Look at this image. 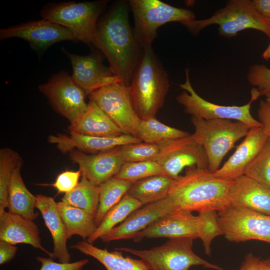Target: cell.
Instances as JSON below:
<instances>
[{"instance_id": "obj_1", "label": "cell", "mask_w": 270, "mask_h": 270, "mask_svg": "<svg viewBox=\"0 0 270 270\" xmlns=\"http://www.w3.org/2000/svg\"><path fill=\"white\" fill-rule=\"evenodd\" d=\"M128 4L115 2L98 21L94 46L106 58L112 73L130 86L143 49L130 24Z\"/></svg>"}, {"instance_id": "obj_2", "label": "cell", "mask_w": 270, "mask_h": 270, "mask_svg": "<svg viewBox=\"0 0 270 270\" xmlns=\"http://www.w3.org/2000/svg\"><path fill=\"white\" fill-rule=\"evenodd\" d=\"M232 182L215 176L208 169L192 166L174 180L168 196L180 210L219 212L230 206Z\"/></svg>"}, {"instance_id": "obj_3", "label": "cell", "mask_w": 270, "mask_h": 270, "mask_svg": "<svg viewBox=\"0 0 270 270\" xmlns=\"http://www.w3.org/2000/svg\"><path fill=\"white\" fill-rule=\"evenodd\" d=\"M129 87L138 118L147 120L156 117L164 104L170 83L167 72L152 46L142 50Z\"/></svg>"}, {"instance_id": "obj_4", "label": "cell", "mask_w": 270, "mask_h": 270, "mask_svg": "<svg viewBox=\"0 0 270 270\" xmlns=\"http://www.w3.org/2000/svg\"><path fill=\"white\" fill-rule=\"evenodd\" d=\"M194 35L212 24H218L219 36L232 38L239 32L254 29L270 38V21L262 16L254 7L252 0H230L211 16L202 20H192L180 22Z\"/></svg>"}, {"instance_id": "obj_5", "label": "cell", "mask_w": 270, "mask_h": 270, "mask_svg": "<svg viewBox=\"0 0 270 270\" xmlns=\"http://www.w3.org/2000/svg\"><path fill=\"white\" fill-rule=\"evenodd\" d=\"M108 3L106 0L48 3L40 16L67 28L78 41L94 46L98 18Z\"/></svg>"}, {"instance_id": "obj_6", "label": "cell", "mask_w": 270, "mask_h": 270, "mask_svg": "<svg viewBox=\"0 0 270 270\" xmlns=\"http://www.w3.org/2000/svg\"><path fill=\"white\" fill-rule=\"evenodd\" d=\"M194 131L192 137L204 148L208 170L214 173L240 139L244 138L250 128L242 122L223 119L206 120L191 118Z\"/></svg>"}, {"instance_id": "obj_7", "label": "cell", "mask_w": 270, "mask_h": 270, "mask_svg": "<svg viewBox=\"0 0 270 270\" xmlns=\"http://www.w3.org/2000/svg\"><path fill=\"white\" fill-rule=\"evenodd\" d=\"M194 239H169L163 244L149 250H136L126 247L116 248L136 256L150 270H188L194 266H202L216 270H224L196 255L192 250Z\"/></svg>"}, {"instance_id": "obj_8", "label": "cell", "mask_w": 270, "mask_h": 270, "mask_svg": "<svg viewBox=\"0 0 270 270\" xmlns=\"http://www.w3.org/2000/svg\"><path fill=\"white\" fill-rule=\"evenodd\" d=\"M128 2L134 18V34L142 49L152 46L158 36V28L163 24L196 18L191 10L176 8L159 0H130Z\"/></svg>"}, {"instance_id": "obj_9", "label": "cell", "mask_w": 270, "mask_h": 270, "mask_svg": "<svg viewBox=\"0 0 270 270\" xmlns=\"http://www.w3.org/2000/svg\"><path fill=\"white\" fill-rule=\"evenodd\" d=\"M185 74L184 82L179 85L184 90L177 96L176 99L183 106L186 114L206 120H234L244 123L250 128L262 127V124L252 116L250 112L251 104L257 99L255 96L251 94L250 101L240 106L214 104L204 99L195 92L190 82L188 69L185 70Z\"/></svg>"}, {"instance_id": "obj_10", "label": "cell", "mask_w": 270, "mask_h": 270, "mask_svg": "<svg viewBox=\"0 0 270 270\" xmlns=\"http://www.w3.org/2000/svg\"><path fill=\"white\" fill-rule=\"evenodd\" d=\"M38 88L53 109L68 120L70 126L76 124L88 109L86 93L66 71L53 74Z\"/></svg>"}, {"instance_id": "obj_11", "label": "cell", "mask_w": 270, "mask_h": 270, "mask_svg": "<svg viewBox=\"0 0 270 270\" xmlns=\"http://www.w3.org/2000/svg\"><path fill=\"white\" fill-rule=\"evenodd\" d=\"M218 216L223 236L228 241L258 240L270 244V216L228 206L218 212Z\"/></svg>"}, {"instance_id": "obj_12", "label": "cell", "mask_w": 270, "mask_h": 270, "mask_svg": "<svg viewBox=\"0 0 270 270\" xmlns=\"http://www.w3.org/2000/svg\"><path fill=\"white\" fill-rule=\"evenodd\" d=\"M88 96L90 101L108 115L124 134L137 137L140 119L133 107L129 86L116 82L102 87Z\"/></svg>"}, {"instance_id": "obj_13", "label": "cell", "mask_w": 270, "mask_h": 270, "mask_svg": "<svg viewBox=\"0 0 270 270\" xmlns=\"http://www.w3.org/2000/svg\"><path fill=\"white\" fill-rule=\"evenodd\" d=\"M158 145L160 152L154 160L166 175L174 180L176 179L186 168L196 166L208 170L206 152L192 134L166 140Z\"/></svg>"}, {"instance_id": "obj_14", "label": "cell", "mask_w": 270, "mask_h": 270, "mask_svg": "<svg viewBox=\"0 0 270 270\" xmlns=\"http://www.w3.org/2000/svg\"><path fill=\"white\" fill-rule=\"evenodd\" d=\"M62 50L70 62L72 78L86 96L104 86L122 82L120 78L115 76L110 67L104 64L103 54L100 52H93L84 56L68 52L64 48H62Z\"/></svg>"}, {"instance_id": "obj_15", "label": "cell", "mask_w": 270, "mask_h": 270, "mask_svg": "<svg viewBox=\"0 0 270 270\" xmlns=\"http://www.w3.org/2000/svg\"><path fill=\"white\" fill-rule=\"evenodd\" d=\"M12 38L23 39L38 52H43L52 45L63 40L78 41L64 27L42 19L0 30V39Z\"/></svg>"}, {"instance_id": "obj_16", "label": "cell", "mask_w": 270, "mask_h": 270, "mask_svg": "<svg viewBox=\"0 0 270 270\" xmlns=\"http://www.w3.org/2000/svg\"><path fill=\"white\" fill-rule=\"evenodd\" d=\"M180 210L172 200L167 198L141 206L132 212L118 226L100 238L104 242L132 239L160 218Z\"/></svg>"}, {"instance_id": "obj_17", "label": "cell", "mask_w": 270, "mask_h": 270, "mask_svg": "<svg viewBox=\"0 0 270 270\" xmlns=\"http://www.w3.org/2000/svg\"><path fill=\"white\" fill-rule=\"evenodd\" d=\"M200 219L192 212L178 210L162 216L132 238L135 242L144 238H198Z\"/></svg>"}, {"instance_id": "obj_18", "label": "cell", "mask_w": 270, "mask_h": 270, "mask_svg": "<svg viewBox=\"0 0 270 270\" xmlns=\"http://www.w3.org/2000/svg\"><path fill=\"white\" fill-rule=\"evenodd\" d=\"M69 154L70 160L78 166L82 176L98 186L116 176L125 162L118 147L94 154L77 150Z\"/></svg>"}, {"instance_id": "obj_19", "label": "cell", "mask_w": 270, "mask_h": 270, "mask_svg": "<svg viewBox=\"0 0 270 270\" xmlns=\"http://www.w3.org/2000/svg\"><path fill=\"white\" fill-rule=\"evenodd\" d=\"M48 140L49 143L55 144L64 154L77 150L90 154L104 152L124 144L142 142L137 137L124 134L116 137H100L70 132L68 134L50 135Z\"/></svg>"}, {"instance_id": "obj_20", "label": "cell", "mask_w": 270, "mask_h": 270, "mask_svg": "<svg viewBox=\"0 0 270 270\" xmlns=\"http://www.w3.org/2000/svg\"><path fill=\"white\" fill-rule=\"evenodd\" d=\"M268 138L262 127L250 128L232 154L213 173L214 175L230 180L244 175L246 168L262 150Z\"/></svg>"}, {"instance_id": "obj_21", "label": "cell", "mask_w": 270, "mask_h": 270, "mask_svg": "<svg viewBox=\"0 0 270 270\" xmlns=\"http://www.w3.org/2000/svg\"><path fill=\"white\" fill-rule=\"evenodd\" d=\"M228 198L230 206L270 216V189L246 175L233 180Z\"/></svg>"}, {"instance_id": "obj_22", "label": "cell", "mask_w": 270, "mask_h": 270, "mask_svg": "<svg viewBox=\"0 0 270 270\" xmlns=\"http://www.w3.org/2000/svg\"><path fill=\"white\" fill-rule=\"evenodd\" d=\"M0 240L13 245L29 244L52 258V252L42 246L38 228L34 220L5 209H0Z\"/></svg>"}, {"instance_id": "obj_23", "label": "cell", "mask_w": 270, "mask_h": 270, "mask_svg": "<svg viewBox=\"0 0 270 270\" xmlns=\"http://www.w3.org/2000/svg\"><path fill=\"white\" fill-rule=\"evenodd\" d=\"M36 208L40 211L53 240L52 258L63 263L70 262V255L67 247L66 228L58 208V202L50 196L36 195Z\"/></svg>"}, {"instance_id": "obj_24", "label": "cell", "mask_w": 270, "mask_h": 270, "mask_svg": "<svg viewBox=\"0 0 270 270\" xmlns=\"http://www.w3.org/2000/svg\"><path fill=\"white\" fill-rule=\"evenodd\" d=\"M68 128L70 132L93 136L116 137L124 134L110 117L90 101L78 122Z\"/></svg>"}, {"instance_id": "obj_25", "label": "cell", "mask_w": 270, "mask_h": 270, "mask_svg": "<svg viewBox=\"0 0 270 270\" xmlns=\"http://www.w3.org/2000/svg\"><path fill=\"white\" fill-rule=\"evenodd\" d=\"M82 254L90 256L101 263L106 270H150L144 262L130 256H124L122 252L116 249L109 251L94 246L84 240L72 245Z\"/></svg>"}, {"instance_id": "obj_26", "label": "cell", "mask_w": 270, "mask_h": 270, "mask_svg": "<svg viewBox=\"0 0 270 270\" xmlns=\"http://www.w3.org/2000/svg\"><path fill=\"white\" fill-rule=\"evenodd\" d=\"M22 162L15 168L11 179L8 194V212L34 220L38 216L36 212V196L26 186L20 174Z\"/></svg>"}, {"instance_id": "obj_27", "label": "cell", "mask_w": 270, "mask_h": 270, "mask_svg": "<svg viewBox=\"0 0 270 270\" xmlns=\"http://www.w3.org/2000/svg\"><path fill=\"white\" fill-rule=\"evenodd\" d=\"M174 180L166 174H158L138 180L126 193L142 206L168 196Z\"/></svg>"}, {"instance_id": "obj_28", "label": "cell", "mask_w": 270, "mask_h": 270, "mask_svg": "<svg viewBox=\"0 0 270 270\" xmlns=\"http://www.w3.org/2000/svg\"><path fill=\"white\" fill-rule=\"evenodd\" d=\"M58 208L68 239L78 235L86 240L96 230L94 218L82 210L62 201L58 202Z\"/></svg>"}, {"instance_id": "obj_29", "label": "cell", "mask_w": 270, "mask_h": 270, "mask_svg": "<svg viewBox=\"0 0 270 270\" xmlns=\"http://www.w3.org/2000/svg\"><path fill=\"white\" fill-rule=\"evenodd\" d=\"M143 206L139 202L126 194L106 214L95 232L86 240L92 244L118 224L122 223L134 211Z\"/></svg>"}, {"instance_id": "obj_30", "label": "cell", "mask_w": 270, "mask_h": 270, "mask_svg": "<svg viewBox=\"0 0 270 270\" xmlns=\"http://www.w3.org/2000/svg\"><path fill=\"white\" fill-rule=\"evenodd\" d=\"M99 188L82 176L78 186L66 194L62 201L79 208L95 218L99 204Z\"/></svg>"}, {"instance_id": "obj_31", "label": "cell", "mask_w": 270, "mask_h": 270, "mask_svg": "<svg viewBox=\"0 0 270 270\" xmlns=\"http://www.w3.org/2000/svg\"><path fill=\"white\" fill-rule=\"evenodd\" d=\"M133 184L132 182L113 177L98 186L99 204L94 218L98 226L108 210L122 199Z\"/></svg>"}, {"instance_id": "obj_32", "label": "cell", "mask_w": 270, "mask_h": 270, "mask_svg": "<svg viewBox=\"0 0 270 270\" xmlns=\"http://www.w3.org/2000/svg\"><path fill=\"white\" fill-rule=\"evenodd\" d=\"M190 135L186 132L163 124L156 117L140 120L137 133V137L142 142L154 144Z\"/></svg>"}, {"instance_id": "obj_33", "label": "cell", "mask_w": 270, "mask_h": 270, "mask_svg": "<svg viewBox=\"0 0 270 270\" xmlns=\"http://www.w3.org/2000/svg\"><path fill=\"white\" fill-rule=\"evenodd\" d=\"M22 159L18 152L9 148L0 150V209L8 205V189L13 172Z\"/></svg>"}, {"instance_id": "obj_34", "label": "cell", "mask_w": 270, "mask_h": 270, "mask_svg": "<svg viewBox=\"0 0 270 270\" xmlns=\"http://www.w3.org/2000/svg\"><path fill=\"white\" fill-rule=\"evenodd\" d=\"M158 174H165L155 160L124 162L114 178L134 183L142 179Z\"/></svg>"}, {"instance_id": "obj_35", "label": "cell", "mask_w": 270, "mask_h": 270, "mask_svg": "<svg viewBox=\"0 0 270 270\" xmlns=\"http://www.w3.org/2000/svg\"><path fill=\"white\" fill-rule=\"evenodd\" d=\"M244 175L270 189V138L246 168Z\"/></svg>"}, {"instance_id": "obj_36", "label": "cell", "mask_w": 270, "mask_h": 270, "mask_svg": "<svg viewBox=\"0 0 270 270\" xmlns=\"http://www.w3.org/2000/svg\"><path fill=\"white\" fill-rule=\"evenodd\" d=\"M200 226L198 238H200L208 255L211 252V244L216 236L223 235L218 222V212L210 210L198 212Z\"/></svg>"}, {"instance_id": "obj_37", "label": "cell", "mask_w": 270, "mask_h": 270, "mask_svg": "<svg viewBox=\"0 0 270 270\" xmlns=\"http://www.w3.org/2000/svg\"><path fill=\"white\" fill-rule=\"evenodd\" d=\"M125 162L154 160L160 152L158 144L144 142L124 144L118 147Z\"/></svg>"}, {"instance_id": "obj_38", "label": "cell", "mask_w": 270, "mask_h": 270, "mask_svg": "<svg viewBox=\"0 0 270 270\" xmlns=\"http://www.w3.org/2000/svg\"><path fill=\"white\" fill-rule=\"evenodd\" d=\"M247 80L259 97L270 90V68L266 65L250 66L247 74Z\"/></svg>"}, {"instance_id": "obj_39", "label": "cell", "mask_w": 270, "mask_h": 270, "mask_svg": "<svg viewBox=\"0 0 270 270\" xmlns=\"http://www.w3.org/2000/svg\"><path fill=\"white\" fill-rule=\"evenodd\" d=\"M80 175L82 173L79 170L77 171L65 170L57 176L51 186L60 193L68 194L78 186Z\"/></svg>"}, {"instance_id": "obj_40", "label": "cell", "mask_w": 270, "mask_h": 270, "mask_svg": "<svg viewBox=\"0 0 270 270\" xmlns=\"http://www.w3.org/2000/svg\"><path fill=\"white\" fill-rule=\"evenodd\" d=\"M36 259L41 265L40 270H82L89 261L88 259H82L72 262H57L52 258L40 256H38Z\"/></svg>"}, {"instance_id": "obj_41", "label": "cell", "mask_w": 270, "mask_h": 270, "mask_svg": "<svg viewBox=\"0 0 270 270\" xmlns=\"http://www.w3.org/2000/svg\"><path fill=\"white\" fill-rule=\"evenodd\" d=\"M258 116L266 135L270 138V106L265 100H261L260 102Z\"/></svg>"}, {"instance_id": "obj_42", "label": "cell", "mask_w": 270, "mask_h": 270, "mask_svg": "<svg viewBox=\"0 0 270 270\" xmlns=\"http://www.w3.org/2000/svg\"><path fill=\"white\" fill-rule=\"evenodd\" d=\"M18 248L14 245L0 240V264L12 260L16 256Z\"/></svg>"}, {"instance_id": "obj_43", "label": "cell", "mask_w": 270, "mask_h": 270, "mask_svg": "<svg viewBox=\"0 0 270 270\" xmlns=\"http://www.w3.org/2000/svg\"><path fill=\"white\" fill-rule=\"evenodd\" d=\"M252 2L260 14L270 21V0H252Z\"/></svg>"}, {"instance_id": "obj_44", "label": "cell", "mask_w": 270, "mask_h": 270, "mask_svg": "<svg viewBox=\"0 0 270 270\" xmlns=\"http://www.w3.org/2000/svg\"><path fill=\"white\" fill-rule=\"evenodd\" d=\"M260 260L252 254H248L242 263L239 270H258Z\"/></svg>"}, {"instance_id": "obj_45", "label": "cell", "mask_w": 270, "mask_h": 270, "mask_svg": "<svg viewBox=\"0 0 270 270\" xmlns=\"http://www.w3.org/2000/svg\"><path fill=\"white\" fill-rule=\"evenodd\" d=\"M258 270H270V258L260 260Z\"/></svg>"}, {"instance_id": "obj_46", "label": "cell", "mask_w": 270, "mask_h": 270, "mask_svg": "<svg viewBox=\"0 0 270 270\" xmlns=\"http://www.w3.org/2000/svg\"><path fill=\"white\" fill-rule=\"evenodd\" d=\"M262 56L264 59L266 60L270 59V43L267 48L262 54Z\"/></svg>"}, {"instance_id": "obj_47", "label": "cell", "mask_w": 270, "mask_h": 270, "mask_svg": "<svg viewBox=\"0 0 270 270\" xmlns=\"http://www.w3.org/2000/svg\"><path fill=\"white\" fill-rule=\"evenodd\" d=\"M266 97V102L270 106V90L266 92L264 95Z\"/></svg>"}]
</instances>
